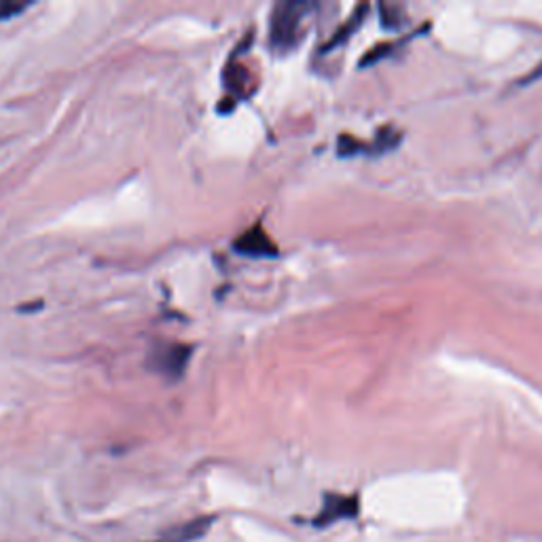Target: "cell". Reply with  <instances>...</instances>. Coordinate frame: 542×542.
Returning <instances> with one entry per match:
<instances>
[{"instance_id":"1","label":"cell","mask_w":542,"mask_h":542,"mask_svg":"<svg viewBox=\"0 0 542 542\" xmlns=\"http://www.w3.org/2000/svg\"><path fill=\"white\" fill-rule=\"evenodd\" d=\"M312 9L310 3L301 0H284L271 11L269 20V43L278 53H286L301 41L303 22L307 11Z\"/></svg>"},{"instance_id":"2","label":"cell","mask_w":542,"mask_h":542,"mask_svg":"<svg viewBox=\"0 0 542 542\" xmlns=\"http://www.w3.org/2000/svg\"><path fill=\"white\" fill-rule=\"evenodd\" d=\"M193 354V346L180 341H157L149 352V369L157 375L176 382L183 377L189 360Z\"/></svg>"},{"instance_id":"3","label":"cell","mask_w":542,"mask_h":542,"mask_svg":"<svg viewBox=\"0 0 542 542\" xmlns=\"http://www.w3.org/2000/svg\"><path fill=\"white\" fill-rule=\"evenodd\" d=\"M233 250L240 252L244 257H265V259L278 257V246L271 240L261 221L242 231L240 236L233 240Z\"/></svg>"},{"instance_id":"4","label":"cell","mask_w":542,"mask_h":542,"mask_svg":"<svg viewBox=\"0 0 542 542\" xmlns=\"http://www.w3.org/2000/svg\"><path fill=\"white\" fill-rule=\"evenodd\" d=\"M360 511L358 496H343V494H327L322 502L320 513L314 517L316 528H329L343 519H356Z\"/></svg>"},{"instance_id":"5","label":"cell","mask_w":542,"mask_h":542,"mask_svg":"<svg viewBox=\"0 0 542 542\" xmlns=\"http://www.w3.org/2000/svg\"><path fill=\"white\" fill-rule=\"evenodd\" d=\"M216 521L214 515H202V517H193L185 523H180V526L172 528L170 532H166L161 538L151 540V542H195L208 534V530L212 528V523Z\"/></svg>"},{"instance_id":"6","label":"cell","mask_w":542,"mask_h":542,"mask_svg":"<svg viewBox=\"0 0 542 542\" xmlns=\"http://www.w3.org/2000/svg\"><path fill=\"white\" fill-rule=\"evenodd\" d=\"M367 9H369L367 5H358V7L352 11V15L348 17V22H343V24L335 30V34L331 36L329 43L322 47V51H329V49H333V47H337V45H341V43H346V41L350 39V36H352V32H354L360 24H363Z\"/></svg>"},{"instance_id":"7","label":"cell","mask_w":542,"mask_h":542,"mask_svg":"<svg viewBox=\"0 0 542 542\" xmlns=\"http://www.w3.org/2000/svg\"><path fill=\"white\" fill-rule=\"evenodd\" d=\"M225 81H227V89L233 94H246V83H248V72L244 64H238L236 60L227 62V70H225Z\"/></svg>"},{"instance_id":"8","label":"cell","mask_w":542,"mask_h":542,"mask_svg":"<svg viewBox=\"0 0 542 542\" xmlns=\"http://www.w3.org/2000/svg\"><path fill=\"white\" fill-rule=\"evenodd\" d=\"M399 142H401V132L394 130L392 125H388V128H382V130L377 132V136H375V149L377 151H390Z\"/></svg>"},{"instance_id":"9","label":"cell","mask_w":542,"mask_h":542,"mask_svg":"<svg viewBox=\"0 0 542 542\" xmlns=\"http://www.w3.org/2000/svg\"><path fill=\"white\" fill-rule=\"evenodd\" d=\"M28 9V3L22 0H0V20H9V17L22 13Z\"/></svg>"},{"instance_id":"10","label":"cell","mask_w":542,"mask_h":542,"mask_svg":"<svg viewBox=\"0 0 542 542\" xmlns=\"http://www.w3.org/2000/svg\"><path fill=\"white\" fill-rule=\"evenodd\" d=\"M396 9H399V7H394V5H382V7H379V11H382V20H384V26H390V28H396V26H399L401 24V20H403V17H399V15H396L394 11Z\"/></svg>"},{"instance_id":"11","label":"cell","mask_w":542,"mask_h":542,"mask_svg":"<svg viewBox=\"0 0 542 542\" xmlns=\"http://www.w3.org/2000/svg\"><path fill=\"white\" fill-rule=\"evenodd\" d=\"M536 79H542V62H540V64H538V66H536V68L530 72V75H528V79H526V81H528V83H532V81H536Z\"/></svg>"}]
</instances>
